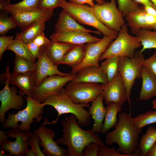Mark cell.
Instances as JSON below:
<instances>
[{
  "label": "cell",
  "instance_id": "obj_32",
  "mask_svg": "<svg viewBox=\"0 0 156 156\" xmlns=\"http://www.w3.org/2000/svg\"><path fill=\"white\" fill-rule=\"evenodd\" d=\"M39 0H23L16 3H11L7 12L10 14L40 9L38 8Z\"/></svg>",
  "mask_w": 156,
  "mask_h": 156
},
{
  "label": "cell",
  "instance_id": "obj_48",
  "mask_svg": "<svg viewBox=\"0 0 156 156\" xmlns=\"http://www.w3.org/2000/svg\"><path fill=\"white\" fill-rule=\"evenodd\" d=\"M145 12L147 14L154 16H156V9L154 7L146 5L143 6Z\"/></svg>",
  "mask_w": 156,
  "mask_h": 156
},
{
  "label": "cell",
  "instance_id": "obj_5",
  "mask_svg": "<svg viewBox=\"0 0 156 156\" xmlns=\"http://www.w3.org/2000/svg\"><path fill=\"white\" fill-rule=\"evenodd\" d=\"M60 7L79 23L94 27L103 35L107 36L114 39L117 37L118 32L107 28L98 19L94 13L93 7L88 4H76L65 1Z\"/></svg>",
  "mask_w": 156,
  "mask_h": 156
},
{
  "label": "cell",
  "instance_id": "obj_11",
  "mask_svg": "<svg viewBox=\"0 0 156 156\" xmlns=\"http://www.w3.org/2000/svg\"><path fill=\"white\" fill-rule=\"evenodd\" d=\"M76 74L63 76L54 75L48 76L34 88L32 97L41 103H43L49 96L56 94L63 89L69 82L75 78Z\"/></svg>",
  "mask_w": 156,
  "mask_h": 156
},
{
  "label": "cell",
  "instance_id": "obj_18",
  "mask_svg": "<svg viewBox=\"0 0 156 156\" xmlns=\"http://www.w3.org/2000/svg\"><path fill=\"white\" fill-rule=\"evenodd\" d=\"M51 40L75 45L96 42L101 38L92 36L90 33L81 31L54 32L50 36Z\"/></svg>",
  "mask_w": 156,
  "mask_h": 156
},
{
  "label": "cell",
  "instance_id": "obj_6",
  "mask_svg": "<svg viewBox=\"0 0 156 156\" xmlns=\"http://www.w3.org/2000/svg\"><path fill=\"white\" fill-rule=\"evenodd\" d=\"M142 46L138 38L128 33L127 25L125 23L118 32L117 37L112 41L101 55L99 61L115 57H133L135 50Z\"/></svg>",
  "mask_w": 156,
  "mask_h": 156
},
{
  "label": "cell",
  "instance_id": "obj_7",
  "mask_svg": "<svg viewBox=\"0 0 156 156\" xmlns=\"http://www.w3.org/2000/svg\"><path fill=\"white\" fill-rule=\"evenodd\" d=\"M144 59L142 53L140 51L135 53L133 57H120L118 72L126 87L127 100L130 107L131 91L135 80L141 78L142 63Z\"/></svg>",
  "mask_w": 156,
  "mask_h": 156
},
{
  "label": "cell",
  "instance_id": "obj_46",
  "mask_svg": "<svg viewBox=\"0 0 156 156\" xmlns=\"http://www.w3.org/2000/svg\"><path fill=\"white\" fill-rule=\"evenodd\" d=\"M27 45L33 59L36 62V59L39 55L41 47H39L33 42L27 44Z\"/></svg>",
  "mask_w": 156,
  "mask_h": 156
},
{
  "label": "cell",
  "instance_id": "obj_15",
  "mask_svg": "<svg viewBox=\"0 0 156 156\" xmlns=\"http://www.w3.org/2000/svg\"><path fill=\"white\" fill-rule=\"evenodd\" d=\"M103 86L101 94L106 104L113 102L121 107L127 100V94L125 85L119 73Z\"/></svg>",
  "mask_w": 156,
  "mask_h": 156
},
{
  "label": "cell",
  "instance_id": "obj_28",
  "mask_svg": "<svg viewBox=\"0 0 156 156\" xmlns=\"http://www.w3.org/2000/svg\"><path fill=\"white\" fill-rule=\"evenodd\" d=\"M105 108L104 121L100 131V133L103 135L116 125L118 121L117 114L122 110L121 106L113 102L107 105Z\"/></svg>",
  "mask_w": 156,
  "mask_h": 156
},
{
  "label": "cell",
  "instance_id": "obj_37",
  "mask_svg": "<svg viewBox=\"0 0 156 156\" xmlns=\"http://www.w3.org/2000/svg\"><path fill=\"white\" fill-rule=\"evenodd\" d=\"M117 2L118 8L124 16L139 7L138 4L133 0H117Z\"/></svg>",
  "mask_w": 156,
  "mask_h": 156
},
{
  "label": "cell",
  "instance_id": "obj_29",
  "mask_svg": "<svg viewBox=\"0 0 156 156\" xmlns=\"http://www.w3.org/2000/svg\"><path fill=\"white\" fill-rule=\"evenodd\" d=\"M140 42L142 46L140 51L143 52L149 49H156V30L140 29L134 34Z\"/></svg>",
  "mask_w": 156,
  "mask_h": 156
},
{
  "label": "cell",
  "instance_id": "obj_49",
  "mask_svg": "<svg viewBox=\"0 0 156 156\" xmlns=\"http://www.w3.org/2000/svg\"><path fill=\"white\" fill-rule=\"evenodd\" d=\"M137 3L140 4L143 6L149 5L156 8L155 7L150 0H133Z\"/></svg>",
  "mask_w": 156,
  "mask_h": 156
},
{
  "label": "cell",
  "instance_id": "obj_27",
  "mask_svg": "<svg viewBox=\"0 0 156 156\" xmlns=\"http://www.w3.org/2000/svg\"><path fill=\"white\" fill-rule=\"evenodd\" d=\"M86 50L85 44L76 45L66 54L62 60L60 64L69 65L72 69L76 68L83 60Z\"/></svg>",
  "mask_w": 156,
  "mask_h": 156
},
{
  "label": "cell",
  "instance_id": "obj_30",
  "mask_svg": "<svg viewBox=\"0 0 156 156\" xmlns=\"http://www.w3.org/2000/svg\"><path fill=\"white\" fill-rule=\"evenodd\" d=\"M156 142V128L149 126L139 141L138 148L142 156L147 155Z\"/></svg>",
  "mask_w": 156,
  "mask_h": 156
},
{
  "label": "cell",
  "instance_id": "obj_19",
  "mask_svg": "<svg viewBox=\"0 0 156 156\" xmlns=\"http://www.w3.org/2000/svg\"><path fill=\"white\" fill-rule=\"evenodd\" d=\"M53 15V11L39 9L12 14L10 17L16 22L18 27L22 31L38 20L42 18L50 19Z\"/></svg>",
  "mask_w": 156,
  "mask_h": 156
},
{
  "label": "cell",
  "instance_id": "obj_42",
  "mask_svg": "<svg viewBox=\"0 0 156 156\" xmlns=\"http://www.w3.org/2000/svg\"><path fill=\"white\" fill-rule=\"evenodd\" d=\"M142 65L156 77V51L149 58L144 59Z\"/></svg>",
  "mask_w": 156,
  "mask_h": 156
},
{
  "label": "cell",
  "instance_id": "obj_52",
  "mask_svg": "<svg viewBox=\"0 0 156 156\" xmlns=\"http://www.w3.org/2000/svg\"><path fill=\"white\" fill-rule=\"evenodd\" d=\"M8 152L5 150L0 148V156H10L11 155L10 153L7 154Z\"/></svg>",
  "mask_w": 156,
  "mask_h": 156
},
{
  "label": "cell",
  "instance_id": "obj_45",
  "mask_svg": "<svg viewBox=\"0 0 156 156\" xmlns=\"http://www.w3.org/2000/svg\"><path fill=\"white\" fill-rule=\"evenodd\" d=\"M50 40L45 36L43 32L39 34L32 42L41 47L48 43Z\"/></svg>",
  "mask_w": 156,
  "mask_h": 156
},
{
  "label": "cell",
  "instance_id": "obj_55",
  "mask_svg": "<svg viewBox=\"0 0 156 156\" xmlns=\"http://www.w3.org/2000/svg\"><path fill=\"white\" fill-rule=\"evenodd\" d=\"M156 8V0H150Z\"/></svg>",
  "mask_w": 156,
  "mask_h": 156
},
{
  "label": "cell",
  "instance_id": "obj_3",
  "mask_svg": "<svg viewBox=\"0 0 156 156\" xmlns=\"http://www.w3.org/2000/svg\"><path fill=\"white\" fill-rule=\"evenodd\" d=\"M18 92L26 99V107L15 114H10L8 111V117L2 124V127L18 129L21 132H27L31 131L32 123L36 121L37 122L41 121L44 106L32 97H27L20 91Z\"/></svg>",
  "mask_w": 156,
  "mask_h": 156
},
{
  "label": "cell",
  "instance_id": "obj_13",
  "mask_svg": "<svg viewBox=\"0 0 156 156\" xmlns=\"http://www.w3.org/2000/svg\"><path fill=\"white\" fill-rule=\"evenodd\" d=\"M114 40L109 36L104 35L103 38L97 42L87 43L83 60L78 66L72 69L70 74H76L80 70L88 66L100 67L99 63V58Z\"/></svg>",
  "mask_w": 156,
  "mask_h": 156
},
{
  "label": "cell",
  "instance_id": "obj_36",
  "mask_svg": "<svg viewBox=\"0 0 156 156\" xmlns=\"http://www.w3.org/2000/svg\"><path fill=\"white\" fill-rule=\"evenodd\" d=\"M7 12L1 13L0 15V35H5L10 29L18 27L14 21L8 15Z\"/></svg>",
  "mask_w": 156,
  "mask_h": 156
},
{
  "label": "cell",
  "instance_id": "obj_9",
  "mask_svg": "<svg viewBox=\"0 0 156 156\" xmlns=\"http://www.w3.org/2000/svg\"><path fill=\"white\" fill-rule=\"evenodd\" d=\"M93 7L97 18L109 29L118 33L125 23L124 16L117 7L116 0L96 3Z\"/></svg>",
  "mask_w": 156,
  "mask_h": 156
},
{
  "label": "cell",
  "instance_id": "obj_47",
  "mask_svg": "<svg viewBox=\"0 0 156 156\" xmlns=\"http://www.w3.org/2000/svg\"><path fill=\"white\" fill-rule=\"evenodd\" d=\"M10 4V0H0L1 12H7V9Z\"/></svg>",
  "mask_w": 156,
  "mask_h": 156
},
{
  "label": "cell",
  "instance_id": "obj_23",
  "mask_svg": "<svg viewBox=\"0 0 156 156\" xmlns=\"http://www.w3.org/2000/svg\"><path fill=\"white\" fill-rule=\"evenodd\" d=\"M77 45L50 40L43 46L46 54L52 62L58 66L66 54Z\"/></svg>",
  "mask_w": 156,
  "mask_h": 156
},
{
  "label": "cell",
  "instance_id": "obj_4",
  "mask_svg": "<svg viewBox=\"0 0 156 156\" xmlns=\"http://www.w3.org/2000/svg\"><path fill=\"white\" fill-rule=\"evenodd\" d=\"M42 103L44 106H51L57 112V116L54 120L57 123L61 115L71 114L76 117L77 123L80 126L85 127L90 124L92 116L84 108L85 107L89 108L90 105L74 103L66 93L64 88L59 93L47 98Z\"/></svg>",
  "mask_w": 156,
  "mask_h": 156
},
{
  "label": "cell",
  "instance_id": "obj_22",
  "mask_svg": "<svg viewBox=\"0 0 156 156\" xmlns=\"http://www.w3.org/2000/svg\"><path fill=\"white\" fill-rule=\"evenodd\" d=\"M10 84L18 87L20 92L28 97H32L35 88L34 72L21 74L10 73Z\"/></svg>",
  "mask_w": 156,
  "mask_h": 156
},
{
  "label": "cell",
  "instance_id": "obj_38",
  "mask_svg": "<svg viewBox=\"0 0 156 156\" xmlns=\"http://www.w3.org/2000/svg\"><path fill=\"white\" fill-rule=\"evenodd\" d=\"M65 0H39L38 8L40 9L53 11L56 8L60 7Z\"/></svg>",
  "mask_w": 156,
  "mask_h": 156
},
{
  "label": "cell",
  "instance_id": "obj_25",
  "mask_svg": "<svg viewBox=\"0 0 156 156\" xmlns=\"http://www.w3.org/2000/svg\"><path fill=\"white\" fill-rule=\"evenodd\" d=\"M141 78L142 84L139 100H146L156 96V77L143 66L141 70Z\"/></svg>",
  "mask_w": 156,
  "mask_h": 156
},
{
  "label": "cell",
  "instance_id": "obj_8",
  "mask_svg": "<svg viewBox=\"0 0 156 156\" xmlns=\"http://www.w3.org/2000/svg\"><path fill=\"white\" fill-rule=\"evenodd\" d=\"M103 85L98 83L69 82L64 88L67 94L76 104H88L103 90Z\"/></svg>",
  "mask_w": 156,
  "mask_h": 156
},
{
  "label": "cell",
  "instance_id": "obj_20",
  "mask_svg": "<svg viewBox=\"0 0 156 156\" xmlns=\"http://www.w3.org/2000/svg\"><path fill=\"white\" fill-rule=\"evenodd\" d=\"M55 32L60 33L71 31H81L93 33L101 35L102 33L98 30L86 29L79 24L67 12L63 10L60 13L57 22L55 26Z\"/></svg>",
  "mask_w": 156,
  "mask_h": 156
},
{
  "label": "cell",
  "instance_id": "obj_1",
  "mask_svg": "<svg viewBox=\"0 0 156 156\" xmlns=\"http://www.w3.org/2000/svg\"><path fill=\"white\" fill-rule=\"evenodd\" d=\"M61 124L63 135L55 141L59 145L67 146L68 156H83L84 149L92 142L99 143L101 147L105 146L101 138L91 129H82L74 115L65 116L64 119L61 121Z\"/></svg>",
  "mask_w": 156,
  "mask_h": 156
},
{
  "label": "cell",
  "instance_id": "obj_33",
  "mask_svg": "<svg viewBox=\"0 0 156 156\" xmlns=\"http://www.w3.org/2000/svg\"><path fill=\"white\" fill-rule=\"evenodd\" d=\"M119 57L108 58L101 64L100 68L106 74L109 82L118 74Z\"/></svg>",
  "mask_w": 156,
  "mask_h": 156
},
{
  "label": "cell",
  "instance_id": "obj_41",
  "mask_svg": "<svg viewBox=\"0 0 156 156\" xmlns=\"http://www.w3.org/2000/svg\"><path fill=\"white\" fill-rule=\"evenodd\" d=\"M101 146V145L97 142L90 143L84 149L83 156H97L98 151Z\"/></svg>",
  "mask_w": 156,
  "mask_h": 156
},
{
  "label": "cell",
  "instance_id": "obj_12",
  "mask_svg": "<svg viewBox=\"0 0 156 156\" xmlns=\"http://www.w3.org/2000/svg\"><path fill=\"white\" fill-rule=\"evenodd\" d=\"M47 119L44 118L43 122L34 132L40 139V146L43 148L42 152L47 156H68L67 149L60 146L54 140L56 136L54 131L45 127L47 125L52 124Z\"/></svg>",
  "mask_w": 156,
  "mask_h": 156
},
{
  "label": "cell",
  "instance_id": "obj_40",
  "mask_svg": "<svg viewBox=\"0 0 156 156\" xmlns=\"http://www.w3.org/2000/svg\"><path fill=\"white\" fill-rule=\"evenodd\" d=\"M97 156H127L122 153L115 148L108 146L101 147L99 148Z\"/></svg>",
  "mask_w": 156,
  "mask_h": 156
},
{
  "label": "cell",
  "instance_id": "obj_10",
  "mask_svg": "<svg viewBox=\"0 0 156 156\" xmlns=\"http://www.w3.org/2000/svg\"><path fill=\"white\" fill-rule=\"evenodd\" d=\"M10 75L9 67L8 66L4 75L6 78L4 82L5 86L0 91V123L1 124L6 119L5 114L7 112L11 109H20L23 107L24 103V96L20 94H17L18 92L17 88L14 86H10Z\"/></svg>",
  "mask_w": 156,
  "mask_h": 156
},
{
  "label": "cell",
  "instance_id": "obj_31",
  "mask_svg": "<svg viewBox=\"0 0 156 156\" xmlns=\"http://www.w3.org/2000/svg\"><path fill=\"white\" fill-rule=\"evenodd\" d=\"M7 50L12 51L16 55L36 62L28 49L27 44L16 36L8 45Z\"/></svg>",
  "mask_w": 156,
  "mask_h": 156
},
{
  "label": "cell",
  "instance_id": "obj_35",
  "mask_svg": "<svg viewBox=\"0 0 156 156\" xmlns=\"http://www.w3.org/2000/svg\"><path fill=\"white\" fill-rule=\"evenodd\" d=\"M134 121L139 128L156 123V111L151 110L140 114L133 118Z\"/></svg>",
  "mask_w": 156,
  "mask_h": 156
},
{
  "label": "cell",
  "instance_id": "obj_43",
  "mask_svg": "<svg viewBox=\"0 0 156 156\" xmlns=\"http://www.w3.org/2000/svg\"><path fill=\"white\" fill-rule=\"evenodd\" d=\"M14 38L13 35L2 36L0 37V60H1L3 54L7 50V48L10 43Z\"/></svg>",
  "mask_w": 156,
  "mask_h": 156
},
{
  "label": "cell",
  "instance_id": "obj_53",
  "mask_svg": "<svg viewBox=\"0 0 156 156\" xmlns=\"http://www.w3.org/2000/svg\"><path fill=\"white\" fill-rule=\"evenodd\" d=\"M26 156H36L35 152L32 150L30 149L27 153Z\"/></svg>",
  "mask_w": 156,
  "mask_h": 156
},
{
  "label": "cell",
  "instance_id": "obj_2",
  "mask_svg": "<svg viewBox=\"0 0 156 156\" xmlns=\"http://www.w3.org/2000/svg\"><path fill=\"white\" fill-rule=\"evenodd\" d=\"M119 120L114 129L106 135L105 142L108 146L117 144L118 150L127 156H142L138 149L141 129L135 124L133 118L125 112L118 114Z\"/></svg>",
  "mask_w": 156,
  "mask_h": 156
},
{
  "label": "cell",
  "instance_id": "obj_21",
  "mask_svg": "<svg viewBox=\"0 0 156 156\" xmlns=\"http://www.w3.org/2000/svg\"><path fill=\"white\" fill-rule=\"evenodd\" d=\"M72 81L107 84L109 81L104 71L100 67L89 66L79 70Z\"/></svg>",
  "mask_w": 156,
  "mask_h": 156
},
{
  "label": "cell",
  "instance_id": "obj_54",
  "mask_svg": "<svg viewBox=\"0 0 156 156\" xmlns=\"http://www.w3.org/2000/svg\"><path fill=\"white\" fill-rule=\"evenodd\" d=\"M152 103L153 108L156 109V99L152 101Z\"/></svg>",
  "mask_w": 156,
  "mask_h": 156
},
{
  "label": "cell",
  "instance_id": "obj_39",
  "mask_svg": "<svg viewBox=\"0 0 156 156\" xmlns=\"http://www.w3.org/2000/svg\"><path fill=\"white\" fill-rule=\"evenodd\" d=\"M40 141L39 137L33 132L29 140V146L30 147L31 149L35 152L36 156H46L40 149Z\"/></svg>",
  "mask_w": 156,
  "mask_h": 156
},
{
  "label": "cell",
  "instance_id": "obj_51",
  "mask_svg": "<svg viewBox=\"0 0 156 156\" xmlns=\"http://www.w3.org/2000/svg\"><path fill=\"white\" fill-rule=\"evenodd\" d=\"M147 156H156V142L148 153Z\"/></svg>",
  "mask_w": 156,
  "mask_h": 156
},
{
  "label": "cell",
  "instance_id": "obj_14",
  "mask_svg": "<svg viewBox=\"0 0 156 156\" xmlns=\"http://www.w3.org/2000/svg\"><path fill=\"white\" fill-rule=\"evenodd\" d=\"M8 137L14 138L12 141L8 139L0 144V148L4 149L11 155L25 156L29 148V140L33 132H22L18 129L11 128L6 132Z\"/></svg>",
  "mask_w": 156,
  "mask_h": 156
},
{
  "label": "cell",
  "instance_id": "obj_26",
  "mask_svg": "<svg viewBox=\"0 0 156 156\" xmlns=\"http://www.w3.org/2000/svg\"><path fill=\"white\" fill-rule=\"evenodd\" d=\"M49 20L47 18L40 19L21 32L17 34L16 36L26 44L32 42L39 34L44 32L45 22Z\"/></svg>",
  "mask_w": 156,
  "mask_h": 156
},
{
  "label": "cell",
  "instance_id": "obj_17",
  "mask_svg": "<svg viewBox=\"0 0 156 156\" xmlns=\"http://www.w3.org/2000/svg\"><path fill=\"white\" fill-rule=\"evenodd\" d=\"M36 62V68L34 72L35 79V87L39 85L45 77L54 75L63 76L70 75V73L60 71L58 66L53 64L47 55L43 46L41 47L39 55Z\"/></svg>",
  "mask_w": 156,
  "mask_h": 156
},
{
  "label": "cell",
  "instance_id": "obj_44",
  "mask_svg": "<svg viewBox=\"0 0 156 156\" xmlns=\"http://www.w3.org/2000/svg\"><path fill=\"white\" fill-rule=\"evenodd\" d=\"M69 2L74 4L78 5L88 4L91 7H93L95 4L94 1H96V3L101 4L104 3L105 1L104 0H68Z\"/></svg>",
  "mask_w": 156,
  "mask_h": 156
},
{
  "label": "cell",
  "instance_id": "obj_50",
  "mask_svg": "<svg viewBox=\"0 0 156 156\" xmlns=\"http://www.w3.org/2000/svg\"><path fill=\"white\" fill-rule=\"evenodd\" d=\"M7 132L1 130H0V144L8 139Z\"/></svg>",
  "mask_w": 156,
  "mask_h": 156
},
{
  "label": "cell",
  "instance_id": "obj_24",
  "mask_svg": "<svg viewBox=\"0 0 156 156\" xmlns=\"http://www.w3.org/2000/svg\"><path fill=\"white\" fill-rule=\"evenodd\" d=\"M104 98L99 94L92 102L89 109V113L94 120L93 126L91 129L96 133H99L102 128L106 114V108L103 104Z\"/></svg>",
  "mask_w": 156,
  "mask_h": 156
},
{
  "label": "cell",
  "instance_id": "obj_34",
  "mask_svg": "<svg viewBox=\"0 0 156 156\" xmlns=\"http://www.w3.org/2000/svg\"><path fill=\"white\" fill-rule=\"evenodd\" d=\"M36 65V62L15 55L12 73L21 74L34 72Z\"/></svg>",
  "mask_w": 156,
  "mask_h": 156
},
{
  "label": "cell",
  "instance_id": "obj_16",
  "mask_svg": "<svg viewBox=\"0 0 156 156\" xmlns=\"http://www.w3.org/2000/svg\"><path fill=\"white\" fill-rule=\"evenodd\" d=\"M125 16L132 34L140 29L156 30V16L147 13L143 6H139Z\"/></svg>",
  "mask_w": 156,
  "mask_h": 156
}]
</instances>
